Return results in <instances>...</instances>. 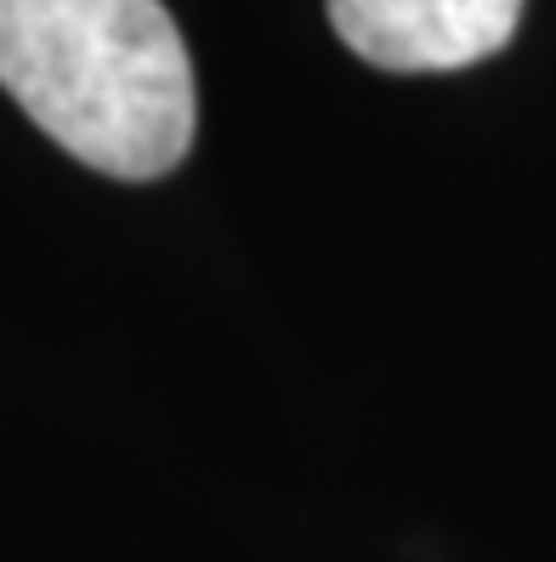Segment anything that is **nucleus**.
<instances>
[{"label":"nucleus","mask_w":556,"mask_h":562,"mask_svg":"<svg viewBox=\"0 0 556 562\" xmlns=\"http://www.w3.org/2000/svg\"><path fill=\"white\" fill-rule=\"evenodd\" d=\"M0 86L114 182L171 177L200 125L182 29L159 0H0Z\"/></svg>","instance_id":"nucleus-1"},{"label":"nucleus","mask_w":556,"mask_h":562,"mask_svg":"<svg viewBox=\"0 0 556 562\" xmlns=\"http://www.w3.org/2000/svg\"><path fill=\"white\" fill-rule=\"evenodd\" d=\"M330 23L375 69L438 75L495 57L522 23V0H330Z\"/></svg>","instance_id":"nucleus-2"}]
</instances>
